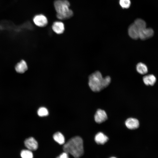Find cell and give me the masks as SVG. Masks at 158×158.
I'll return each mask as SVG.
<instances>
[{
  "instance_id": "cell-5",
  "label": "cell",
  "mask_w": 158,
  "mask_h": 158,
  "mask_svg": "<svg viewBox=\"0 0 158 158\" xmlns=\"http://www.w3.org/2000/svg\"><path fill=\"white\" fill-rule=\"evenodd\" d=\"M154 32L152 29L145 28L141 30L139 32V38L144 40L152 37L154 35Z\"/></svg>"
},
{
  "instance_id": "cell-9",
  "label": "cell",
  "mask_w": 158,
  "mask_h": 158,
  "mask_svg": "<svg viewBox=\"0 0 158 158\" xmlns=\"http://www.w3.org/2000/svg\"><path fill=\"white\" fill-rule=\"evenodd\" d=\"M125 124L128 128L131 130L137 128L139 125L138 120L132 118L127 119L125 121Z\"/></svg>"
},
{
  "instance_id": "cell-15",
  "label": "cell",
  "mask_w": 158,
  "mask_h": 158,
  "mask_svg": "<svg viewBox=\"0 0 158 158\" xmlns=\"http://www.w3.org/2000/svg\"><path fill=\"white\" fill-rule=\"evenodd\" d=\"M137 72L141 74H145L148 72V68L147 66L144 63L140 62L137 64L136 66Z\"/></svg>"
},
{
  "instance_id": "cell-16",
  "label": "cell",
  "mask_w": 158,
  "mask_h": 158,
  "mask_svg": "<svg viewBox=\"0 0 158 158\" xmlns=\"http://www.w3.org/2000/svg\"><path fill=\"white\" fill-rule=\"evenodd\" d=\"M134 23L138 28L139 32L141 30L146 28V23L142 19H137L135 21Z\"/></svg>"
},
{
  "instance_id": "cell-1",
  "label": "cell",
  "mask_w": 158,
  "mask_h": 158,
  "mask_svg": "<svg viewBox=\"0 0 158 158\" xmlns=\"http://www.w3.org/2000/svg\"><path fill=\"white\" fill-rule=\"evenodd\" d=\"M111 81L110 76H107L103 78L101 73L99 71H96L89 76L88 85L93 91L99 92L107 87Z\"/></svg>"
},
{
  "instance_id": "cell-2",
  "label": "cell",
  "mask_w": 158,
  "mask_h": 158,
  "mask_svg": "<svg viewBox=\"0 0 158 158\" xmlns=\"http://www.w3.org/2000/svg\"><path fill=\"white\" fill-rule=\"evenodd\" d=\"M65 152L69 153L75 158H79L83 154V141L79 136L73 137L63 145Z\"/></svg>"
},
{
  "instance_id": "cell-6",
  "label": "cell",
  "mask_w": 158,
  "mask_h": 158,
  "mask_svg": "<svg viewBox=\"0 0 158 158\" xmlns=\"http://www.w3.org/2000/svg\"><path fill=\"white\" fill-rule=\"evenodd\" d=\"M95 122L98 123H102L107 119V116L105 111L101 109H98L96 111L95 116Z\"/></svg>"
},
{
  "instance_id": "cell-13",
  "label": "cell",
  "mask_w": 158,
  "mask_h": 158,
  "mask_svg": "<svg viewBox=\"0 0 158 158\" xmlns=\"http://www.w3.org/2000/svg\"><path fill=\"white\" fill-rule=\"evenodd\" d=\"M144 83L147 85H153L155 83L156 78L153 75H145L143 78Z\"/></svg>"
},
{
  "instance_id": "cell-18",
  "label": "cell",
  "mask_w": 158,
  "mask_h": 158,
  "mask_svg": "<svg viewBox=\"0 0 158 158\" xmlns=\"http://www.w3.org/2000/svg\"><path fill=\"white\" fill-rule=\"evenodd\" d=\"M37 114L39 116L43 117L47 116L49 112L47 109L44 107H41L38 110Z\"/></svg>"
},
{
  "instance_id": "cell-7",
  "label": "cell",
  "mask_w": 158,
  "mask_h": 158,
  "mask_svg": "<svg viewBox=\"0 0 158 158\" xmlns=\"http://www.w3.org/2000/svg\"><path fill=\"white\" fill-rule=\"evenodd\" d=\"M24 144L28 150L31 151L35 150L38 148V144L37 141L32 137L26 139L24 141Z\"/></svg>"
},
{
  "instance_id": "cell-21",
  "label": "cell",
  "mask_w": 158,
  "mask_h": 158,
  "mask_svg": "<svg viewBox=\"0 0 158 158\" xmlns=\"http://www.w3.org/2000/svg\"><path fill=\"white\" fill-rule=\"evenodd\" d=\"M110 158H116L115 157H111Z\"/></svg>"
},
{
  "instance_id": "cell-14",
  "label": "cell",
  "mask_w": 158,
  "mask_h": 158,
  "mask_svg": "<svg viewBox=\"0 0 158 158\" xmlns=\"http://www.w3.org/2000/svg\"><path fill=\"white\" fill-rule=\"evenodd\" d=\"M53 138L54 140L60 145L64 144L65 142V138L63 135L60 132L55 133Z\"/></svg>"
},
{
  "instance_id": "cell-20",
  "label": "cell",
  "mask_w": 158,
  "mask_h": 158,
  "mask_svg": "<svg viewBox=\"0 0 158 158\" xmlns=\"http://www.w3.org/2000/svg\"><path fill=\"white\" fill-rule=\"evenodd\" d=\"M56 158H69L68 153L64 152L61 154Z\"/></svg>"
},
{
  "instance_id": "cell-8",
  "label": "cell",
  "mask_w": 158,
  "mask_h": 158,
  "mask_svg": "<svg viewBox=\"0 0 158 158\" xmlns=\"http://www.w3.org/2000/svg\"><path fill=\"white\" fill-rule=\"evenodd\" d=\"M128 32L129 35L133 39L137 40L139 38V30L134 23L129 26Z\"/></svg>"
},
{
  "instance_id": "cell-11",
  "label": "cell",
  "mask_w": 158,
  "mask_h": 158,
  "mask_svg": "<svg viewBox=\"0 0 158 158\" xmlns=\"http://www.w3.org/2000/svg\"><path fill=\"white\" fill-rule=\"evenodd\" d=\"M96 142L99 144H104L108 140V137L103 133L99 132L97 133L95 137Z\"/></svg>"
},
{
  "instance_id": "cell-12",
  "label": "cell",
  "mask_w": 158,
  "mask_h": 158,
  "mask_svg": "<svg viewBox=\"0 0 158 158\" xmlns=\"http://www.w3.org/2000/svg\"><path fill=\"white\" fill-rule=\"evenodd\" d=\"M28 68L26 62L25 61L22 60L16 64L15 66V70L18 73H23L27 70Z\"/></svg>"
},
{
  "instance_id": "cell-10",
  "label": "cell",
  "mask_w": 158,
  "mask_h": 158,
  "mask_svg": "<svg viewBox=\"0 0 158 158\" xmlns=\"http://www.w3.org/2000/svg\"><path fill=\"white\" fill-rule=\"evenodd\" d=\"M52 28L55 32L58 34L62 33L65 30L63 23L59 21L54 22L52 24Z\"/></svg>"
},
{
  "instance_id": "cell-17",
  "label": "cell",
  "mask_w": 158,
  "mask_h": 158,
  "mask_svg": "<svg viewBox=\"0 0 158 158\" xmlns=\"http://www.w3.org/2000/svg\"><path fill=\"white\" fill-rule=\"evenodd\" d=\"M22 158H33V154L31 151L29 150H23L20 153Z\"/></svg>"
},
{
  "instance_id": "cell-4",
  "label": "cell",
  "mask_w": 158,
  "mask_h": 158,
  "mask_svg": "<svg viewBox=\"0 0 158 158\" xmlns=\"http://www.w3.org/2000/svg\"><path fill=\"white\" fill-rule=\"evenodd\" d=\"M33 21L35 24L39 27H44L48 23V20L46 17L43 14H38L35 15L33 18Z\"/></svg>"
},
{
  "instance_id": "cell-3",
  "label": "cell",
  "mask_w": 158,
  "mask_h": 158,
  "mask_svg": "<svg viewBox=\"0 0 158 158\" xmlns=\"http://www.w3.org/2000/svg\"><path fill=\"white\" fill-rule=\"evenodd\" d=\"M70 4L67 0H56L54 6L56 12V17L60 20L69 19L73 15V11L69 8Z\"/></svg>"
},
{
  "instance_id": "cell-19",
  "label": "cell",
  "mask_w": 158,
  "mask_h": 158,
  "mask_svg": "<svg viewBox=\"0 0 158 158\" xmlns=\"http://www.w3.org/2000/svg\"><path fill=\"white\" fill-rule=\"evenodd\" d=\"M119 4L123 8H127L130 5L131 2L130 0H119Z\"/></svg>"
}]
</instances>
